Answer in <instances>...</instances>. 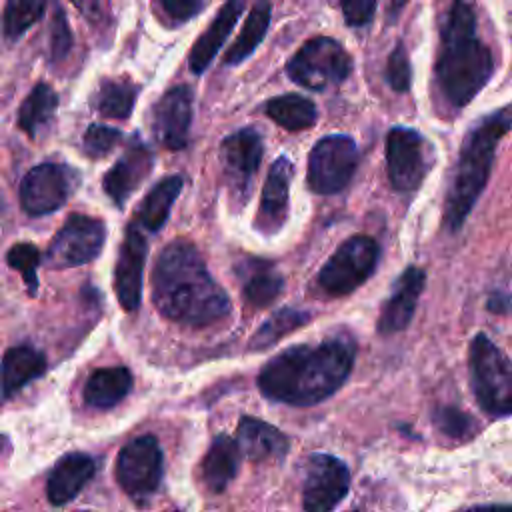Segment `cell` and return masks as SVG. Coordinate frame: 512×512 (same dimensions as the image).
Instances as JSON below:
<instances>
[{
	"label": "cell",
	"instance_id": "17",
	"mask_svg": "<svg viewBox=\"0 0 512 512\" xmlns=\"http://www.w3.org/2000/svg\"><path fill=\"white\" fill-rule=\"evenodd\" d=\"M194 92L190 86H174L154 106V134L168 150H182L188 144Z\"/></svg>",
	"mask_w": 512,
	"mask_h": 512
},
{
	"label": "cell",
	"instance_id": "39",
	"mask_svg": "<svg viewBox=\"0 0 512 512\" xmlns=\"http://www.w3.org/2000/svg\"><path fill=\"white\" fill-rule=\"evenodd\" d=\"M434 422H436V426L442 432H446L450 436H462L472 426L470 418L466 414H462L460 410H454V408H440V410H436Z\"/></svg>",
	"mask_w": 512,
	"mask_h": 512
},
{
	"label": "cell",
	"instance_id": "10",
	"mask_svg": "<svg viewBox=\"0 0 512 512\" xmlns=\"http://www.w3.org/2000/svg\"><path fill=\"white\" fill-rule=\"evenodd\" d=\"M78 174L56 162L30 168L20 182V204L30 216H46L58 210L74 192Z\"/></svg>",
	"mask_w": 512,
	"mask_h": 512
},
{
	"label": "cell",
	"instance_id": "7",
	"mask_svg": "<svg viewBox=\"0 0 512 512\" xmlns=\"http://www.w3.org/2000/svg\"><path fill=\"white\" fill-rule=\"evenodd\" d=\"M380 258L378 242L358 234L344 240L318 272V286L328 296H346L364 284Z\"/></svg>",
	"mask_w": 512,
	"mask_h": 512
},
{
	"label": "cell",
	"instance_id": "14",
	"mask_svg": "<svg viewBox=\"0 0 512 512\" xmlns=\"http://www.w3.org/2000/svg\"><path fill=\"white\" fill-rule=\"evenodd\" d=\"M388 178L398 192L416 190L426 176L424 140L416 130L396 126L386 136Z\"/></svg>",
	"mask_w": 512,
	"mask_h": 512
},
{
	"label": "cell",
	"instance_id": "11",
	"mask_svg": "<svg viewBox=\"0 0 512 512\" xmlns=\"http://www.w3.org/2000/svg\"><path fill=\"white\" fill-rule=\"evenodd\" d=\"M164 464L158 440L150 434L128 442L116 460L120 488L134 500L150 496L162 480Z\"/></svg>",
	"mask_w": 512,
	"mask_h": 512
},
{
	"label": "cell",
	"instance_id": "37",
	"mask_svg": "<svg viewBox=\"0 0 512 512\" xmlns=\"http://www.w3.org/2000/svg\"><path fill=\"white\" fill-rule=\"evenodd\" d=\"M386 80L396 92H408L412 84V68H410V58L402 42L394 46V50L388 56L386 62Z\"/></svg>",
	"mask_w": 512,
	"mask_h": 512
},
{
	"label": "cell",
	"instance_id": "27",
	"mask_svg": "<svg viewBox=\"0 0 512 512\" xmlns=\"http://www.w3.org/2000/svg\"><path fill=\"white\" fill-rule=\"evenodd\" d=\"M182 186H184V180L178 174L164 176L162 180H158L148 190L140 208L136 210L138 224L150 232H158L166 224L170 210L174 206V200L178 198Z\"/></svg>",
	"mask_w": 512,
	"mask_h": 512
},
{
	"label": "cell",
	"instance_id": "4",
	"mask_svg": "<svg viewBox=\"0 0 512 512\" xmlns=\"http://www.w3.org/2000/svg\"><path fill=\"white\" fill-rule=\"evenodd\" d=\"M512 128V106L486 116L462 144V152L446 194L444 222L450 232H458L466 222L472 206L480 198L502 136Z\"/></svg>",
	"mask_w": 512,
	"mask_h": 512
},
{
	"label": "cell",
	"instance_id": "15",
	"mask_svg": "<svg viewBox=\"0 0 512 512\" xmlns=\"http://www.w3.org/2000/svg\"><path fill=\"white\" fill-rule=\"evenodd\" d=\"M152 166H154L152 150L146 146L140 134H132L126 142L122 156L104 174L102 188L118 208H124L132 192L148 178V174L152 172Z\"/></svg>",
	"mask_w": 512,
	"mask_h": 512
},
{
	"label": "cell",
	"instance_id": "16",
	"mask_svg": "<svg viewBox=\"0 0 512 512\" xmlns=\"http://www.w3.org/2000/svg\"><path fill=\"white\" fill-rule=\"evenodd\" d=\"M148 254V242L136 224H128L114 268V290L120 306L134 312L142 298V272Z\"/></svg>",
	"mask_w": 512,
	"mask_h": 512
},
{
	"label": "cell",
	"instance_id": "32",
	"mask_svg": "<svg viewBox=\"0 0 512 512\" xmlns=\"http://www.w3.org/2000/svg\"><path fill=\"white\" fill-rule=\"evenodd\" d=\"M310 320V314L304 310H296V308H282L278 312H274L250 338L248 348L250 350H264L270 348L272 344H276L280 338H284L286 334L294 332L296 328L304 326Z\"/></svg>",
	"mask_w": 512,
	"mask_h": 512
},
{
	"label": "cell",
	"instance_id": "25",
	"mask_svg": "<svg viewBox=\"0 0 512 512\" xmlns=\"http://www.w3.org/2000/svg\"><path fill=\"white\" fill-rule=\"evenodd\" d=\"M240 464V448L238 444L220 434L212 440L208 452L202 458V480L210 492H222L234 480Z\"/></svg>",
	"mask_w": 512,
	"mask_h": 512
},
{
	"label": "cell",
	"instance_id": "43",
	"mask_svg": "<svg viewBox=\"0 0 512 512\" xmlns=\"http://www.w3.org/2000/svg\"><path fill=\"white\" fill-rule=\"evenodd\" d=\"M470 512H512V506H480L472 508Z\"/></svg>",
	"mask_w": 512,
	"mask_h": 512
},
{
	"label": "cell",
	"instance_id": "23",
	"mask_svg": "<svg viewBox=\"0 0 512 512\" xmlns=\"http://www.w3.org/2000/svg\"><path fill=\"white\" fill-rule=\"evenodd\" d=\"M94 472H96V464L90 456L78 454V452L64 456L54 466L46 482V494L50 504L54 506L68 504L88 484Z\"/></svg>",
	"mask_w": 512,
	"mask_h": 512
},
{
	"label": "cell",
	"instance_id": "2",
	"mask_svg": "<svg viewBox=\"0 0 512 512\" xmlns=\"http://www.w3.org/2000/svg\"><path fill=\"white\" fill-rule=\"evenodd\" d=\"M354 350L348 338H330L318 346H292L262 366L258 388L276 402L318 404L344 384L354 364Z\"/></svg>",
	"mask_w": 512,
	"mask_h": 512
},
{
	"label": "cell",
	"instance_id": "24",
	"mask_svg": "<svg viewBox=\"0 0 512 512\" xmlns=\"http://www.w3.org/2000/svg\"><path fill=\"white\" fill-rule=\"evenodd\" d=\"M46 372V356L32 346L8 348L0 364V396L6 400Z\"/></svg>",
	"mask_w": 512,
	"mask_h": 512
},
{
	"label": "cell",
	"instance_id": "28",
	"mask_svg": "<svg viewBox=\"0 0 512 512\" xmlns=\"http://www.w3.org/2000/svg\"><path fill=\"white\" fill-rule=\"evenodd\" d=\"M270 16H272L270 0H256L240 34L236 36V40L232 42V46L226 52L224 62L228 66H236L240 62H244L248 56H252V52L258 48V44L262 42L266 30H268Z\"/></svg>",
	"mask_w": 512,
	"mask_h": 512
},
{
	"label": "cell",
	"instance_id": "34",
	"mask_svg": "<svg viewBox=\"0 0 512 512\" xmlns=\"http://www.w3.org/2000/svg\"><path fill=\"white\" fill-rule=\"evenodd\" d=\"M6 262H8V266H12L14 270L20 272V276L24 278V284L28 288V294L34 296L38 292L36 268L40 264V250L30 242H16L8 250Z\"/></svg>",
	"mask_w": 512,
	"mask_h": 512
},
{
	"label": "cell",
	"instance_id": "46",
	"mask_svg": "<svg viewBox=\"0 0 512 512\" xmlns=\"http://www.w3.org/2000/svg\"><path fill=\"white\" fill-rule=\"evenodd\" d=\"M78 512H88V510H78Z\"/></svg>",
	"mask_w": 512,
	"mask_h": 512
},
{
	"label": "cell",
	"instance_id": "12",
	"mask_svg": "<svg viewBox=\"0 0 512 512\" xmlns=\"http://www.w3.org/2000/svg\"><path fill=\"white\" fill-rule=\"evenodd\" d=\"M264 142L258 130L242 128L228 134L220 144V164L224 180L234 200H244L250 194L252 180L260 168Z\"/></svg>",
	"mask_w": 512,
	"mask_h": 512
},
{
	"label": "cell",
	"instance_id": "44",
	"mask_svg": "<svg viewBox=\"0 0 512 512\" xmlns=\"http://www.w3.org/2000/svg\"><path fill=\"white\" fill-rule=\"evenodd\" d=\"M404 4H406V0H392V2H390V12H392V16H396V14L402 10Z\"/></svg>",
	"mask_w": 512,
	"mask_h": 512
},
{
	"label": "cell",
	"instance_id": "19",
	"mask_svg": "<svg viewBox=\"0 0 512 512\" xmlns=\"http://www.w3.org/2000/svg\"><path fill=\"white\" fill-rule=\"evenodd\" d=\"M424 282H426V274H424V270H420L416 266H408L400 274L390 298L382 306L378 326H376L380 334L388 336V334L400 332L408 326V322L414 316L418 298L424 290Z\"/></svg>",
	"mask_w": 512,
	"mask_h": 512
},
{
	"label": "cell",
	"instance_id": "38",
	"mask_svg": "<svg viewBox=\"0 0 512 512\" xmlns=\"http://www.w3.org/2000/svg\"><path fill=\"white\" fill-rule=\"evenodd\" d=\"M72 30L68 26L66 14L60 6H56L52 14V24H50V58L52 60H62L68 56L72 48Z\"/></svg>",
	"mask_w": 512,
	"mask_h": 512
},
{
	"label": "cell",
	"instance_id": "29",
	"mask_svg": "<svg viewBox=\"0 0 512 512\" xmlns=\"http://www.w3.org/2000/svg\"><path fill=\"white\" fill-rule=\"evenodd\" d=\"M56 108L58 94L54 92V88L46 82H38L18 108L20 130H24L30 138H36V134L54 118Z\"/></svg>",
	"mask_w": 512,
	"mask_h": 512
},
{
	"label": "cell",
	"instance_id": "30",
	"mask_svg": "<svg viewBox=\"0 0 512 512\" xmlns=\"http://www.w3.org/2000/svg\"><path fill=\"white\" fill-rule=\"evenodd\" d=\"M140 88L126 78H104L94 94V108L104 118L126 120L132 114Z\"/></svg>",
	"mask_w": 512,
	"mask_h": 512
},
{
	"label": "cell",
	"instance_id": "3",
	"mask_svg": "<svg viewBox=\"0 0 512 512\" xmlns=\"http://www.w3.org/2000/svg\"><path fill=\"white\" fill-rule=\"evenodd\" d=\"M494 72L490 48L476 32L474 0H452L440 34L436 82L454 106H466Z\"/></svg>",
	"mask_w": 512,
	"mask_h": 512
},
{
	"label": "cell",
	"instance_id": "26",
	"mask_svg": "<svg viewBox=\"0 0 512 512\" xmlns=\"http://www.w3.org/2000/svg\"><path fill=\"white\" fill-rule=\"evenodd\" d=\"M132 390V374L124 366L98 368L84 384V400L92 408H112Z\"/></svg>",
	"mask_w": 512,
	"mask_h": 512
},
{
	"label": "cell",
	"instance_id": "18",
	"mask_svg": "<svg viewBox=\"0 0 512 512\" xmlns=\"http://www.w3.org/2000/svg\"><path fill=\"white\" fill-rule=\"evenodd\" d=\"M292 162L286 156H280L272 162L264 188H262V196H260V204L256 210V218H254V228L260 234H276L286 218H288V198H290V182H292Z\"/></svg>",
	"mask_w": 512,
	"mask_h": 512
},
{
	"label": "cell",
	"instance_id": "42",
	"mask_svg": "<svg viewBox=\"0 0 512 512\" xmlns=\"http://www.w3.org/2000/svg\"><path fill=\"white\" fill-rule=\"evenodd\" d=\"M72 4L84 16H92L96 12V8H98V0H72Z\"/></svg>",
	"mask_w": 512,
	"mask_h": 512
},
{
	"label": "cell",
	"instance_id": "8",
	"mask_svg": "<svg viewBox=\"0 0 512 512\" xmlns=\"http://www.w3.org/2000/svg\"><path fill=\"white\" fill-rule=\"evenodd\" d=\"M358 148L350 136L330 134L320 138L308 156L306 182L316 194H336L354 176Z\"/></svg>",
	"mask_w": 512,
	"mask_h": 512
},
{
	"label": "cell",
	"instance_id": "41",
	"mask_svg": "<svg viewBox=\"0 0 512 512\" xmlns=\"http://www.w3.org/2000/svg\"><path fill=\"white\" fill-rule=\"evenodd\" d=\"M510 304H512V300H510L508 296L494 294V296L490 298V302H488V308H490L492 312H504V310L510 308Z\"/></svg>",
	"mask_w": 512,
	"mask_h": 512
},
{
	"label": "cell",
	"instance_id": "20",
	"mask_svg": "<svg viewBox=\"0 0 512 512\" xmlns=\"http://www.w3.org/2000/svg\"><path fill=\"white\" fill-rule=\"evenodd\" d=\"M244 6L246 0H226L214 20L208 24V28L196 38L188 56V66L194 74H202L210 66L216 52L222 48L228 34L236 26Z\"/></svg>",
	"mask_w": 512,
	"mask_h": 512
},
{
	"label": "cell",
	"instance_id": "31",
	"mask_svg": "<svg viewBox=\"0 0 512 512\" xmlns=\"http://www.w3.org/2000/svg\"><path fill=\"white\" fill-rule=\"evenodd\" d=\"M264 110L278 126L290 132H298L314 126L318 116L314 102L300 94H282V96L270 98Z\"/></svg>",
	"mask_w": 512,
	"mask_h": 512
},
{
	"label": "cell",
	"instance_id": "13",
	"mask_svg": "<svg viewBox=\"0 0 512 512\" xmlns=\"http://www.w3.org/2000/svg\"><path fill=\"white\" fill-rule=\"evenodd\" d=\"M350 488L346 464L330 454H314L306 464L302 506L304 512H332Z\"/></svg>",
	"mask_w": 512,
	"mask_h": 512
},
{
	"label": "cell",
	"instance_id": "40",
	"mask_svg": "<svg viewBox=\"0 0 512 512\" xmlns=\"http://www.w3.org/2000/svg\"><path fill=\"white\" fill-rule=\"evenodd\" d=\"M342 14L350 26H366L376 12V0H340Z\"/></svg>",
	"mask_w": 512,
	"mask_h": 512
},
{
	"label": "cell",
	"instance_id": "5",
	"mask_svg": "<svg viewBox=\"0 0 512 512\" xmlns=\"http://www.w3.org/2000/svg\"><path fill=\"white\" fill-rule=\"evenodd\" d=\"M470 376L476 400L488 414L512 412V362L486 334H476L470 344Z\"/></svg>",
	"mask_w": 512,
	"mask_h": 512
},
{
	"label": "cell",
	"instance_id": "6",
	"mask_svg": "<svg viewBox=\"0 0 512 512\" xmlns=\"http://www.w3.org/2000/svg\"><path fill=\"white\" fill-rule=\"evenodd\" d=\"M288 78L308 90L338 86L352 72V58L346 48L328 36L304 42L286 64Z\"/></svg>",
	"mask_w": 512,
	"mask_h": 512
},
{
	"label": "cell",
	"instance_id": "21",
	"mask_svg": "<svg viewBox=\"0 0 512 512\" xmlns=\"http://www.w3.org/2000/svg\"><path fill=\"white\" fill-rule=\"evenodd\" d=\"M240 454L252 462H272L288 452V438L268 422L252 416H242L238 422Z\"/></svg>",
	"mask_w": 512,
	"mask_h": 512
},
{
	"label": "cell",
	"instance_id": "9",
	"mask_svg": "<svg viewBox=\"0 0 512 512\" xmlns=\"http://www.w3.org/2000/svg\"><path fill=\"white\" fill-rule=\"evenodd\" d=\"M106 240V224L86 214H70L50 240L44 262L50 268H70L92 262Z\"/></svg>",
	"mask_w": 512,
	"mask_h": 512
},
{
	"label": "cell",
	"instance_id": "35",
	"mask_svg": "<svg viewBox=\"0 0 512 512\" xmlns=\"http://www.w3.org/2000/svg\"><path fill=\"white\" fill-rule=\"evenodd\" d=\"M122 142V132L118 128L112 126H104V124H92L86 128L84 138H82V146L84 152L92 158H100L106 156L110 150H114L118 144Z\"/></svg>",
	"mask_w": 512,
	"mask_h": 512
},
{
	"label": "cell",
	"instance_id": "36",
	"mask_svg": "<svg viewBox=\"0 0 512 512\" xmlns=\"http://www.w3.org/2000/svg\"><path fill=\"white\" fill-rule=\"evenodd\" d=\"M206 0H154V10L166 26H178L194 18Z\"/></svg>",
	"mask_w": 512,
	"mask_h": 512
},
{
	"label": "cell",
	"instance_id": "22",
	"mask_svg": "<svg viewBox=\"0 0 512 512\" xmlns=\"http://www.w3.org/2000/svg\"><path fill=\"white\" fill-rule=\"evenodd\" d=\"M236 274L242 284L244 300L254 308L272 304L284 290V278L270 260L244 258L236 264Z\"/></svg>",
	"mask_w": 512,
	"mask_h": 512
},
{
	"label": "cell",
	"instance_id": "33",
	"mask_svg": "<svg viewBox=\"0 0 512 512\" xmlns=\"http://www.w3.org/2000/svg\"><path fill=\"white\" fill-rule=\"evenodd\" d=\"M48 0H6L2 14V36L10 42L18 40L44 14Z\"/></svg>",
	"mask_w": 512,
	"mask_h": 512
},
{
	"label": "cell",
	"instance_id": "45",
	"mask_svg": "<svg viewBox=\"0 0 512 512\" xmlns=\"http://www.w3.org/2000/svg\"><path fill=\"white\" fill-rule=\"evenodd\" d=\"M4 444H6V438L0 434V450H2V446H4Z\"/></svg>",
	"mask_w": 512,
	"mask_h": 512
},
{
	"label": "cell",
	"instance_id": "1",
	"mask_svg": "<svg viewBox=\"0 0 512 512\" xmlns=\"http://www.w3.org/2000/svg\"><path fill=\"white\" fill-rule=\"evenodd\" d=\"M152 300L164 318L194 328L220 322L232 308L228 294L188 240H174L158 254L152 270Z\"/></svg>",
	"mask_w": 512,
	"mask_h": 512
}]
</instances>
